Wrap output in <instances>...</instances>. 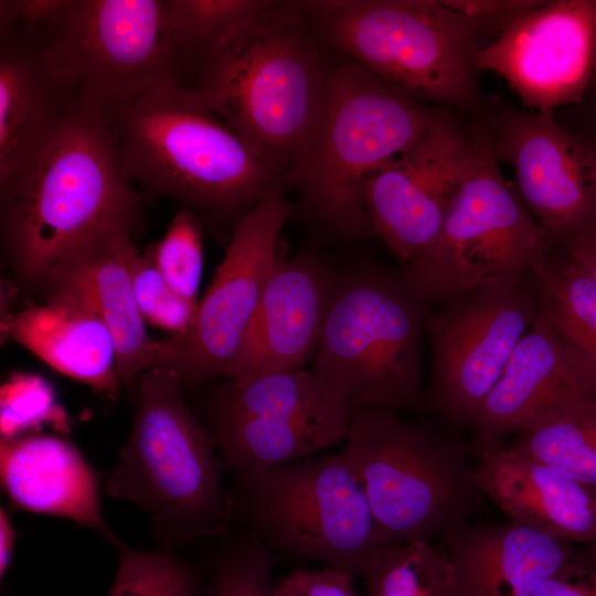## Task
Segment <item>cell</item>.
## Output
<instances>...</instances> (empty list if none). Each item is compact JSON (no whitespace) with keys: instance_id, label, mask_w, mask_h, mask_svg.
Instances as JSON below:
<instances>
[{"instance_id":"1","label":"cell","mask_w":596,"mask_h":596,"mask_svg":"<svg viewBox=\"0 0 596 596\" xmlns=\"http://www.w3.org/2000/svg\"><path fill=\"white\" fill-rule=\"evenodd\" d=\"M323 45L300 1H277L192 71L189 86L286 187L324 103Z\"/></svg>"},{"instance_id":"2","label":"cell","mask_w":596,"mask_h":596,"mask_svg":"<svg viewBox=\"0 0 596 596\" xmlns=\"http://www.w3.org/2000/svg\"><path fill=\"white\" fill-rule=\"evenodd\" d=\"M3 227L25 279L44 280L73 246L135 226L139 196L119 155L116 118L71 105L25 179L1 198Z\"/></svg>"},{"instance_id":"3","label":"cell","mask_w":596,"mask_h":596,"mask_svg":"<svg viewBox=\"0 0 596 596\" xmlns=\"http://www.w3.org/2000/svg\"><path fill=\"white\" fill-rule=\"evenodd\" d=\"M131 182L192 209L237 220L284 179L183 81L162 82L116 117Z\"/></svg>"},{"instance_id":"4","label":"cell","mask_w":596,"mask_h":596,"mask_svg":"<svg viewBox=\"0 0 596 596\" xmlns=\"http://www.w3.org/2000/svg\"><path fill=\"white\" fill-rule=\"evenodd\" d=\"M300 2L326 46L393 88L433 107L485 113L476 58L496 35L490 25L444 0Z\"/></svg>"},{"instance_id":"5","label":"cell","mask_w":596,"mask_h":596,"mask_svg":"<svg viewBox=\"0 0 596 596\" xmlns=\"http://www.w3.org/2000/svg\"><path fill=\"white\" fill-rule=\"evenodd\" d=\"M443 113L351 60L331 58L319 121L287 182L297 190L304 215L341 238L373 234L363 202L366 180L409 149Z\"/></svg>"},{"instance_id":"6","label":"cell","mask_w":596,"mask_h":596,"mask_svg":"<svg viewBox=\"0 0 596 596\" xmlns=\"http://www.w3.org/2000/svg\"><path fill=\"white\" fill-rule=\"evenodd\" d=\"M181 382L164 366L139 376L132 429L105 486L149 513L162 540L174 543L222 535L234 517L223 462L188 409Z\"/></svg>"},{"instance_id":"7","label":"cell","mask_w":596,"mask_h":596,"mask_svg":"<svg viewBox=\"0 0 596 596\" xmlns=\"http://www.w3.org/2000/svg\"><path fill=\"white\" fill-rule=\"evenodd\" d=\"M428 310L402 272L374 262L338 270L310 370L352 407L418 409Z\"/></svg>"},{"instance_id":"8","label":"cell","mask_w":596,"mask_h":596,"mask_svg":"<svg viewBox=\"0 0 596 596\" xmlns=\"http://www.w3.org/2000/svg\"><path fill=\"white\" fill-rule=\"evenodd\" d=\"M341 453L387 544L440 541L485 501L462 445L395 411L353 407Z\"/></svg>"},{"instance_id":"9","label":"cell","mask_w":596,"mask_h":596,"mask_svg":"<svg viewBox=\"0 0 596 596\" xmlns=\"http://www.w3.org/2000/svg\"><path fill=\"white\" fill-rule=\"evenodd\" d=\"M24 39L71 105L114 118L162 82L183 81L167 0H66Z\"/></svg>"},{"instance_id":"10","label":"cell","mask_w":596,"mask_h":596,"mask_svg":"<svg viewBox=\"0 0 596 596\" xmlns=\"http://www.w3.org/2000/svg\"><path fill=\"white\" fill-rule=\"evenodd\" d=\"M235 476L234 514L269 550L355 577L387 544L342 453Z\"/></svg>"},{"instance_id":"11","label":"cell","mask_w":596,"mask_h":596,"mask_svg":"<svg viewBox=\"0 0 596 596\" xmlns=\"http://www.w3.org/2000/svg\"><path fill=\"white\" fill-rule=\"evenodd\" d=\"M477 127L476 156L437 238L402 269L429 309L479 286L526 274L554 244L501 173L486 125Z\"/></svg>"},{"instance_id":"12","label":"cell","mask_w":596,"mask_h":596,"mask_svg":"<svg viewBox=\"0 0 596 596\" xmlns=\"http://www.w3.org/2000/svg\"><path fill=\"white\" fill-rule=\"evenodd\" d=\"M540 313L529 272L432 307L425 320L430 349L426 405L449 425L468 427Z\"/></svg>"},{"instance_id":"13","label":"cell","mask_w":596,"mask_h":596,"mask_svg":"<svg viewBox=\"0 0 596 596\" xmlns=\"http://www.w3.org/2000/svg\"><path fill=\"white\" fill-rule=\"evenodd\" d=\"M352 412L308 370L251 377L230 391L220 412L221 460L241 472L321 454L344 443Z\"/></svg>"},{"instance_id":"14","label":"cell","mask_w":596,"mask_h":596,"mask_svg":"<svg viewBox=\"0 0 596 596\" xmlns=\"http://www.w3.org/2000/svg\"><path fill=\"white\" fill-rule=\"evenodd\" d=\"M291 212L284 193L276 192L237 220L194 324L163 340L161 366L187 383L227 375L280 257V232Z\"/></svg>"},{"instance_id":"15","label":"cell","mask_w":596,"mask_h":596,"mask_svg":"<svg viewBox=\"0 0 596 596\" xmlns=\"http://www.w3.org/2000/svg\"><path fill=\"white\" fill-rule=\"evenodd\" d=\"M477 124L445 111L409 149L365 182L363 202L373 234L402 269L433 245L478 149Z\"/></svg>"},{"instance_id":"16","label":"cell","mask_w":596,"mask_h":596,"mask_svg":"<svg viewBox=\"0 0 596 596\" xmlns=\"http://www.w3.org/2000/svg\"><path fill=\"white\" fill-rule=\"evenodd\" d=\"M498 162L508 163L524 205L563 248L596 227V145L552 111L500 108L485 124Z\"/></svg>"},{"instance_id":"17","label":"cell","mask_w":596,"mask_h":596,"mask_svg":"<svg viewBox=\"0 0 596 596\" xmlns=\"http://www.w3.org/2000/svg\"><path fill=\"white\" fill-rule=\"evenodd\" d=\"M476 64L503 78L529 110L582 103L596 67V0H541L500 29Z\"/></svg>"},{"instance_id":"18","label":"cell","mask_w":596,"mask_h":596,"mask_svg":"<svg viewBox=\"0 0 596 596\" xmlns=\"http://www.w3.org/2000/svg\"><path fill=\"white\" fill-rule=\"evenodd\" d=\"M338 270L315 252L279 257L265 285L232 382L306 369L321 341Z\"/></svg>"},{"instance_id":"19","label":"cell","mask_w":596,"mask_h":596,"mask_svg":"<svg viewBox=\"0 0 596 596\" xmlns=\"http://www.w3.org/2000/svg\"><path fill=\"white\" fill-rule=\"evenodd\" d=\"M129 235L118 228L82 241L44 280L51 291L77 297L104 321L115 341L120 382L131 387L146 370L161 365L163 343L148 334L137 306L131 263L138 249Z\"/></svg>"},{"instance_id":"20","label":"cell","mask_w":596,"mask_h":596,"mask_svg":"<svg viewBox=\"0 0 596 596\" xmlns=\"http://www.w3.org/2000/svg\"><path fill=\"white\" fill-rule=\"evenodd\" d=\"M473 480L509 519L578 545L596 543V490L505 444L473 441Z\"/></svg>"},{"instance_id":"21","label":"cell","mask_w":596,"mask_h":596,"mask_svg":"<svg viewBox=\"0 0 596 596\" xmlns=\"http://www.w3.org/2000/svg\"><path fill=\"white\" fill-rule=\"evenodd\" d=\"M439 543L453 564L458 596H531L579 549L511 519L505 523L466 522Z\"/></svg>"},{"instance_id":"22","label":"cell","mask_w":596,"mask_h":596,"mask_svg":"<svg viewBox=\"0 0 596 596\" xmlns=\"http://www.w3.org/2000/svg\"><path fill=\"white\" fill-rule=\"evenodd\" d=\"M582 395H595L541 313L523 334L468 428L473 441H498L533 418Z\"/></svg>"},{"instance_id":"23","label":"cell","mask_w":596,"mask_h":596,"mask_svg":"<svg viewBox=\"0 0 596 596\" xmlns=\"http://www.w3.org/2000/svg\"><path fill=\"white\" fill-rule=\"evenodd\" d=\"M0 475L19 508L74 521L124 547L103 517L93 469L68 441L36 434L2 439Z\"/></svg>"},{"instance_id":"24","label":"cell","mask_w":596,"mask_h":596,"mask_svg":"<svg viewBox=\"0 0 596 596\" xmlns=\"http://www.w3.org/2000/svg\"><path fill=\"white\" fill-rule=\"evenodd\" d=\"M71 104L24 38L1 36V198L30 173L60 130Z\"/></svg>"},{"instance_id":"25","label":"cell","mask_w":596,"mask_h":596,"mask_svg":"<svg viewBox=\"0 0 596 596\" xmlns=\"http://www.w3.org/2000/svg\"><path fill=\"white\" fill-rule=\"evenodd\" d=\"M2 331L56 371L109 396L120 379L114 338L81 299L51 291L45 302L6 316Z\"/></svg>"},{"instance_id":"26","label":"cell","mask_w":596,"mask_h":596,"mask_svg":"<svg viewBox=\"0 0 596 596\" xmlns=\"http://www.w3.org/2000/svg\"><path fill=\"white\" fill-rule=\"evenodd\" d=\"M529 273L543 313L596 395V281L565 252L552 249L535 260Z\"/></svg>"},{"instance_id":"27","label":"cell","mask_w":596,"mask_h":596,"mask_svg":"<svg viewBox=\"0 0 596 596\" xmlns=\"http://www.w3.org/2000/svg\"><path fill=\"white\" fill-rule=\"evenodd\" d=\"M509 446L596 490V395L571 398L539 415Z\"/></svg>"},{"instance_id":"28","label":"cell","mask_w":596,"mask_h":596,"mask_svg":"<svg viewBox=\"0 0 596 596\" xmlns=\"http://www.w3.org/2000/svg\"><path fill=\"white\" fill-rule=\"evenodd\" d=\"M269 0H167L169 30L184 68L193 71L226 40L267 14Z\"/></svg>"},{"instance_id":"29","label":"cell","mask_w":596,"mask_h":596,"mask_svg":"<svg viewBox=\"0 0 596 596\" xmlns=\"http://www.w3.org/2000/svg\"><path fill=\"white\" fill-rule=\"evenodd\" d=\"M362 576L368 596H458L455 571L440 543L383 545Z\"/></svg>"},{"instance_id":"30","label":"cell","mask_w":596,"mask_h":596,"mask_svg":"<svg viewBox=\"0 0 596 596\" xmlns=\"http://www.w3.org/2000/svg\"><path fill=\"white\" fill-rule=\"evenodd\" d=\"M119 563L108 596H198L191 568L163 552L119 549Z\"/></svg>"},{"instance_id":"31","label":"cell","mask_w":596,"mask_h":596,"mask_svg":"<svg viewBox=\"0 0 596 596\" xmlns=\"http://www.w3.org/2000/svg\"><path fill=\"white\" fill-rule=\"evenodd\" d=\"M151 255L170 287L181 297L198 301L203 241L200 223L190 209H183L174 215Z\"/></svg>"},{"instance_id":"32","label":"cell","mask_w":596,"mask_h":596,"mask_svg":"<svg viewBox=\"0 0 596 596\" xmlns=\"http://www.w3.org/2000/svg\"><path fill=\"white\" fill-rule=\"evenodd\" d=\"M205 596H276L267 545L253 533L231 544L215 565Z\"/></svg>"},{"instance_id":"33","label":"cell","mask_w":596,"mask_h":596,"mask_svg":"<svg viewBox=\"0 0 596 596\" xmlns=\"http://www.w3.org/2000/svg\"><path fill=\"white\" fill-rule=\"evenodd\" d=\"M131 279L138 309L145 321L182 334L194 324L199 302L178 295L157 268L151 252L136 253L131 263Z\"/></svg>"},{"instance_id":"34","label":"cell","mask_w":596,"mask_h":596,"mask_svg":"<svg viewBox=\"0 0 596 596\" xmlns=\"http://www.w3.org/2000/svg\"><path fill=\"white\" fill-rule=\"evenodd\" d=\"M0 408L2 439L22 436L43 424H53L62 430L68 426L51 386L35 375H12L1 387Z\"/></svg>"},{"instance_id":"35","label":"cell","mask_w":596,"mask_h":596,"mask_svg":"<svg viewBox=\"0 0 596 596\" xmlns=\"http://www.w3.org/2000/svg\"><path fill=\"white\" fill-rule=\"evenodd\" d=\"M353 576L330 567L295 568L275 583L276 596H360Z\"/></svg>"},{"instance_id":"36","label":"cell","mask_w":596,"mask_h":596,"mask_svg":"<svg viewBox=\"0 0 596 596\" xmlns=\"http://www.w3.org/2000/svg\"><path fill=\"white\" fill-rule=\"evenodd\" d=\"M531 596H596V543L579 547L572 561L540 583Z\"/></svg>"},{"instance_id":"37","label":"cell","mask_w":596,"mask_h":596,"mask_svg":"<svg viewBox=\"0 0 596 596\" xmlns=\"http://www.w3.org/2000/svg\"><path fill=\"white\" fill-rule=\"evenodd\" d=\"M66 0H1V36H26L47 23Z\"/></svg>"},{"instance_id":"38","label":"cell","mask_w":596,"mask_h":596,"mask_svg":"<svg viewBox=\"0 0 596 596\" xmlns=\"http://www.w3.org/2000/svg\"><path fill=\"white\" fill-rule=\"evenodd\" d=\"M451 9L490 25L497 33L541 0H444Z\"/></svg>"},{"instance_id":"39","label":"cell","mask_w":596,"mask_h":596,"mask_svg":"<svg viewBox=\"0 0 596 596\" xmlns=\"http://www.w3.org/2000/svg\"><path fill=\"white\" fill-rule=\"evenodd\" d=\"M596 281V227L563 248Z\"/></svg>"},{"instance_id":"40","label":"cell","mask_w":596,"mask_h":596,"mask_svg":"<svg viewBox=\"0 0 596 596\" xmlns=\"http://www.w3.org/2000/svg\"><path fill=\"white\" fill-rule=\"evenodd\" d=\"M14 529L6 510L0 512V577L6 575L12 558Z\"/></svg>"},{"instance_id":"41","label":"cell","mask_w":596,"mask_h":596,"mask_svg":"<svg viewBox=\"0 0 596 596\" xmlns=\"http://www.w3.org/2000/svg\"><path fill=\"white\" fill-rule=\"evenodd\" d=\"M590 92L594 93V96L596 98V67H595L594 76H593V79H592V83H590V86H589V89H588V93H590Z\"/></svg>"}]
</instances>
